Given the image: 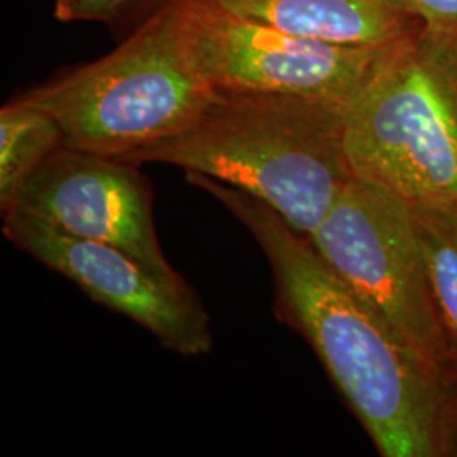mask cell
<instances>
[{
	"label": "cell",
	"mask_w": 457,
	"mask_h": 457,
	"mask_svg": "<svg viewBox=\"0 0 457 457\" xmlns=\"http://www.w3.org/2000/svg\"><path fill=\"white\" fill-rule=\"evenodd\" d=\"M145 0H54V17L60 22L114 24L137 14Z\"/></svg>",
	"instance_id": "obj_12"
},
{
	"label": "cell",
	"mask_w": 457,
	"mask_h": 457,
	"mask_svg": "<svg viewBox=\"0 0 457 457\" xmlns=\"http://www.w3.org/2000/svg\"><path fill=\"white\" fill-rule=\"evenodd\" d=\"M65 146L58 122L45 111L11 100L0 111V209L5 212L21 187L51 154Z\"/></svg>",
	"instance_id": "obj_10"
},
{
	"label": "cell",
	"mask_w": 457,
	"mask_h": 457,
	"mask_svg": "<svg viewBox=\"0 0 457 457\" xmlns=\"http://www.w3.org/2000/svg\"><path fill=\"white\" fill-rule=\"evenodd\" d=\"M347 109L322 98L219 90L192 128L119 160L170 164L226 183L311 237L354 179Z\"/></svg>",
	"instance_id": "obj_2"
},
{
	"label": "cell",
	"mask_w": 457,
	"mask_h": 457,
	"mask_svg": "<svg viewBox=\"0 0 457 457\" xmlns=\"http://www.w3.org/2000/svg\"><path fill=\"white\" fill-rule=\"evenodd\" d=\"M425 28L457 33V0H392Z\"/></svg>",
	"instance_id": "obj_13"
},
{
	"label": "cell",
	"mask_w": 457,
	"mask_h": 457,
	"mask_svg": "<svg viewBox=\"0 0 457 457\" xmlns=\"http://www.w3.org/2000/svg\"><path fill=\"white\" fill-rule=\"evenodd\" d=\"M356 177L457 217V33L422 28L388 53L345 115Z\"/></svg>",
	"instance_id": "obj_4"
},
{
	"label": "cell",
	"mask_w": 457,
	"mask_h": 457,
	"mask_svg": "<svg viewBox=\"0 0 457 457\" xmlns=\"http://www.w3.org/2000/svg\"><path fill=\"white\" fill-rule=\"evenodd\" d=\"M432 295L457 354V217L413 209Z\"/></svg>",
	"instance_id": "obj_11"
},
{
	"label": "cell",
	"mask_w": 457,
	"mask_h": 457,
	"mask_svg": "<svg viewBox=\"0 0 457 457\" xmlns=\"http://www.w3.org/2000/svg\"><path fill=\"white\" fill-rule=\"evenodd\" d=\"M4 215V236L97 303L129 317L166 349L196 358L212 351V324L183 279H170L115 245L83 239L29 213Z\"/></svg>",
	"instance_id": "obj_7"
},
{
	"label": "cell",
	"mask_w": 457,
	"mask_h": 457,
	"mask_svg": "<svg viewBox=\"0 0 457 457\" xmlns=\"http://www.w3.org/2000/svg\"><path fill=\"white\" fill-rule=\"evenodd\" d=\"M217 94L192 39L188 0H164L114 51L17 100L51 115L65 146L122 158L192 128Z\"/></svg>",
	"instance_id": "obj_3"
},
{
	"label": "cell",
	"mask_w": 457,
	"mask_h": 457,
	"mask_svg": "<svg viewBox=\"0 0 457 457\" xmlns=\"http://www.w3.org/2000/svg\"><path fill=\"white\" fill-rule=\"evenodd\" d=\"M256 239L273 271L277 315L298 330L385 457H434L451 445L454 379L419 354L271 207L187 173Z\"/></svg>",
	"instance_id": "obj_1"
},
{
	"label": "cell",
	"mask_w": 457,
	"mask_h": 457,
	"mask_svg": "<svg viewBox=\"0 0 457 457\" xmlns=\"http://www.w3.org/2000/svg\"><path fill=\"white\" fill-rule=\"evenodd\" d=\"M162 2H164V0H145V2H143V5L139 7L137 14H141V12H143V14L146 16V14H149L156 5H160Z\"/></svg>",
	"instance_id": "obj_14"
},
{
	"label": "cell",
	"mask_w": 457,
	"mask_h": 457,
	"mask_svg": "<svg viewBox=\"0 0 457 457\" xmlns=\"http://www.w3.org/2000/svg\"><path fill=\"white\" fill-rule=\"evenodd\" d=\"M137 166L60 147L21 187L5 212L29 213L68 234L115 245L154 273L179 279L162 251L151 187Z\"/></svg>",
	"instance_id": "obj_8"
},
{
	"label": "cell",
	"mask_w": 457,
	"mask_h": 457,
	"mask_svg": "<svg viewBox=\"0 0 457 457\" xmlns=\"http://www.w3.org/2000/svg\"><path fill=\"white\" fill-rule=\"evenodd\" d=\"M287 33L353 48H392L424 24L392 0H219Z\"/></svg>",
	"instance_id": "obj_9"
},
{
	"label": "cell",
	"mask_w": 457,
	"mask_h": 457,
	"mask_svg": "<svg viewBox=\"0 0 457 457\" xmlns=\"http://www.w3.org/2000/svg\"><path fill=\"white\" fill-rule=\"evenodd\" d=\"M188 22L207 75L228 92L351 105L395 48H353L302 37L241 16L219 0H188Z\"/></svg>",
	"instance_id": "obj_6"
},
{
	"label": "cell",
	"mask_w": 457,
	"mask_h": 457,
	"mask_svg": "<svg viewBox=\"0 0 457 457\" xmlns=\"http://www.w3.org/2000/svg\"><path fill=\"white\" fill-rule=\"evenodd\" d=\"M309 239L419 354L456 381V351L432 295L410 204L354 175Z\"/></svg>",
	"instance_id": "obj_5"
}]
</instances>
